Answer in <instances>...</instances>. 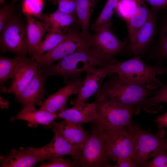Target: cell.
<instances>
[{"label":"cell","mask_w":167,"mask_h":167,"mask_svg":"<svg viewBox=\"0 0 167 167\" xmlns=\"http://www.w3.org/2000/svg\"><path fill=\"white\" fill-rule=\"evenodd\" d=\"M109 75V79L94 95L96 100L109 101L130 107L138 114L148 97L155 94L158 91L144 85L123 82L115 73Z\"/></svg>","instance_id":"6da1fadb"},{"label":"cell","mask_w":167,"mask_h":167,"mask_svg":"<svg viewBox=\"0 0 167 167\" xmlns=\"http://www.w3.org/2000/svg\"><path fill=\"white\" fill-rule=\"evenodd\" d=\"M98 56L90 47L74 53L60 60L56 64L41 67L47 77L51 75L61 77L67 84L80 78L81 74L92 67H101L113 62Z\"/></svg>","instance_id":"7a4b0ae2"},{"label":"cell","mask_w":167,"mask_h":167,"mask_svg":"<svg viewBox=\"0 0 167 167\" xmlns=\"http://www.w3.org/2000/svg\"><path fill=\"white\" fill-rule=\"evenodd\" d=\"M111 67L112 73H116L125 82L144 85L152 89L161 87L163 84L156 78L160 74L162 67L159 65L148 66L138 56L123 62L117 60Z\"/></svg>","instance_id":"3957f363"},{"label":"cell","mask_w":167,"mask_h":167,"mask_svg":"<svg viewBox=\"0 0 167 167\" xmlns=\"http://www.w3.org/2000/svg\"><path fill=\"white\" fill-rule=\"evenodd\" d=\"M133 140L132 159L137 167L143 166L157 150L164 145L165 131L163 128L152 134L143 130L138 123L132 122L127 126Z\"/></svg>","instance_id":"277c9868"},{"label":"cell","mask_w":167,"mask_h":167,"mask_svg":"<svg viewBox=\"0 0 167 167\" xmlns=\"http://www.w3.org/2000/svg\"><path fill=\"white\" fill-rule=\"evenodd\" d=\"M110 160L104 132L93 124L91 134L74 161L82 167H112Z\"/></svg>","instance_id":"5b68a950"},{"label":"cell","mask_w":167,"mask_h":167,"mask_svg":"<svg viewBox=\"0 0 167 167\" xmlns=\"http://www.w3.org/2000/svg\"><path fill=\"white\" fill-rule=\"evenodd\" d=\"M95 102L97 116L93 124L103 132L127 126L133 115L138 114L130 107L107 101L96 100Z\"/></svg>","instance_id":"8992f818"},{"label":"cell","mask_w":167,"mask_h":167,"mask_svg":"<svg viewBox=\"0 0 167 167\" xmlns=\"http://www.w3.org/2000/svg\"><path fill=\"white\" fill-rule=\"evenodd\" d=\"M66 34V38L56 47L35 59L39 66H51L57 61L90 47L88 38L76 28L69 29Z\"/></svg>","instance_id":"52a82bcc"},{"label":"cell","mask_w":167,"mask_h":167,"mask_svg":"<svg viewBox=\"0 0 167 167\" xmlns=\"http://www.w3.org/2000/svg\"><path fill=\"white\" fill-rule=\"evenodd\" d=\"M0 48L3 52H11L17 56L27 57L26 25L19 16L13 15L5 25L1 33Z\"/></svg>","instance_id":"ba28073f"},{"label":"cell","mask_w":167,"mask_h":167,"mask_svg":"<svg viewBox=\"0 0 167 167\" xmlns=\"http://www.w3.org/2000/svg\"><path fill=\"white\" fill-rule=\"evenodd\" d=\"M111 26L105 25L98 28L93 35H91L89 41L90 47L99 57L110 61L115 55H124L127 40H120L110 28Z\"/></svg>","instance_id":"9c48e42d"},{"label":"cell","mask_w":167,"mask_h":167,"mask_svg":"<svg viewBox=\"0 0 167 167\" xmlns=\"http://www.w3.org/2000/svg\"><path fill=\"white\" fill-rule=\"evenodd\" d=\"M104 133L106 152L110 160L117 161L125 158L132 159L133 140L127 126L110 129Z\"/></svg>","instance_id":"30bf717a"},{"label":"cell","mask_w":167,"mask_h":167,"mask_svg":"<svg viewBox=\"0 0 167 167\" xmlns=\"http://www.w3.org/2000/svg\"><path fill=\"white\" fill-rule=\"evenodd\" d=\"M54 158L45 152L43 147L38 148H20L19 149H12L6 156H1L0 166L32 167L38 162Z\"/></svg>","instance_id":"8fae6325"},{"label":"cell","mask_w":167,"mask_h":167,"mask_svg":"<svg viewBox=\"0 0 167 167\" xmlns=\"http://www.w3.org/2000/svg\"><path fill=\"white\" fill-rule=\"evenodd\" d=\"M115 60L105 66L98 68L92 67L87 70L84 79L81 80L79 84L77 96L71 100L70 104L74 105L84 102L94 95L102 86L104 78L112 73L111 65Z\"/></svg>","instance_id":"7c38bea8"},{"label":"cell","mask_w":167,"mask_h":167,"mask_svg":"<svg viewBox=\"0 0 167 167\" xmlns=\"http://www.w3.org/2000/svg\"><path fill=\"white\" fill-rule=\"evenodd\" d=\"M47 77L38 66L33 77L23 90L15 96L17 101L23 106V109H35L36 105H42L45 93V82Z\"/></svg>","instance_id":"4fadbf2b"},{"label":"cell","mask_w":167,"mask_h":167,"mask_svg":"<svg viewBox=\"0 0 167 167\" xmlns=\"http://www.w3.org/2000/svg\"><path fill=\"white\" fill-rule=\"evenodd\" d=\"M156 16L152 10H149L147 21L139 30L127 47L130 55L138 56L145 53L150 45L156 31Z\"/></svg>","instance_id":"5bb4252c"},{"label":"cell","mask_w":167,"mask_h":167,"mask_svg":"<svg viewBox=\"0 0 167 167\" xmlns=\"http://www.w3.org/2000/svg\"><path fill=\"white\" fill-rule=\"evenodd\" d=\"M82 80L80 78L71 81L55 93L50 95L43 101L39 109L58 114L60 111L66 108L69 97L72 95L77 94Z\"/></svg>","instance_id":"9a60e30c"},{"label":"cell","mask_w":167,"mask_h":167,"mask_svg":"<svg viewBox=\"0 0 167 167\" xmlns=\"http://www.w3.org/2000/svg\"><path fill=\"white\" fill-rule=\"evenodd\" d=\"M50 127L59 133L71 144L81 148L89 135L84 129L82 124L66 120L59 122L54 121Z\"/></svg>","instance_id":"2e32d148"},{"label":"cell","mask_w":167,"mask_h":167,"mask_svg":"<svg viewBox=\"0 0 167 167\" xmlns=\"http://www.w3.org/2000/svg\"><path fill=\"white\" fill-rule=\"evenodd\" d=\"M58 117L68 121L81 123L95 122L97 118L95 102L80 103L71 108H65L59 112Z\"/></svg>","instance_id":"e0dca14e"},{"label":"cell","mask_w":167,"mask_h":167,"mask_svg":"<svg viewBox=\"0 0 167 167\" xmlns=\"http://www.w3.org/2000/svg\"><path fill=\"white\" fill-rule=\"evenodd\" d=\"M23 13L27 21L26 32L28 54L31 57L41 44L43 36L47 33L48 29L42 21H38L29 13Z\"/></svg>","instance_id":"ac0fdd59"},{"label":"cell","mask_w":167,"mask_h":167,"mask_svg":"<svg viewBox=\"0 0 167 167\" xmlns=\"http://www.w3.org/2000/svg\"><path fill=\"white\" fill-rule=\"evenodd\" d=\"M37 18L45 24L47 32H58L63 31L67 32L69 26L77 22L76 15L67 14L58 9L50 14L42 13Z\"/></svg>","instance_id":"d6986e66"},{"label":"cell","mask_w":167,"mask_h":167,"mask_svg":"<svg viewBox=\"0 0 167 167\" xmlns=\"http://www.w3.org/2000/svg\"><path fill=\"white\" fill-rule=\"evenodd\" d=\"M38 65L36 61L29 59L19 70L12 79L6 93L17 95L27 86L35 74Z\"/></svg>","instance_id":"ffe728a7"},{"label":"cell","mask_w":167,"mask_h":167,"mask_svg":"<svg viewBox=\"0 0 167 167\" xmlns=\"http://www.w3.org/2000/svg\"><path fill=\"white\" fill-rule=\"evenodd\" d=\"M53 131L54 135L49 143L43 147L44 151L54 158L65 155H71L74 160L81 148L72 144L58 132L55 130Z\"/></svg>","instance_id":"44dd1931"},{"label":"cell","mask_w":167,"mask_h":167,"mask_svg":"<svg viewBox=\"0 0 167 167\" xmlns=\"http://www.w3.org/2000/svg\"><path fill=\"white\" fill-rule=\"evenodd\" d=\"M57 118V114L45 110L22 108L16 116L11 118V120H21L27 121L28 125L30 127L36 126L38 124L50 126Z\"/></svg>","instance_id":"7402d4cb"},{"label":"cell","mask_w":167,"mask_h":167,"mask_svg":"<svg viewBox=\"0 0 167 167\" xmlns=\"http://www.w3.org/2000/svg\"><path fill=\"white\" fill-rule=\"evenodd\" d=\"M27 57L17 56L14 58L0 57V83L1 92H6L4 84L8 79H13L20 69L28 61Z\"/></svg>","instance_id":"603a6c76"},{"label":"cell","mask_w":167,"mask_h":167,"mask_svg":"<svg viewBox=\"0 0 167 167\" xmlns=\"http://www.w3.org/2000/svg\"><path fill=\"white\" fill-rule=\"evenodd\" d=\"M96 4L93 0H76L77 22L81 33L88 39L91 35L89 31L90 19Z\"/></svg>","instance_id":"cb8c5ba5"},{"label":"cell","mask_w":167,"mask_h":167,"mask_svg":"<svg viewBox=\"0 0 167 167\" xmlns=\"http://www.w3.org/2000/svg\"><path fill=\"white\" fill-rule=\"evenodd\" d=\"M137 6L131 17L126 21L130 41L134 38L139 30L144 24L148 19L149 9L145 2L142 0H136Z\"/></svg>","instance_id":"d4e9b609"},{"label":"cell","mask_w":167,"mask_h":167,"mask_svg":"<svg viewBox=\"0 0 167 167\" xmlns=\"http://www.w3.org/2000/svg\"><path fill=\"white\" fill-rule=\"evenodd\" d=\"M66 34L62 32H47L40 46L30 59L35 60L37 58L53 49L66 38Z\"/></svg>","instance_id":"484cf974"},{"label":"cell","mask_w":167,"mask_h":167,"mask_svg":"<svg viewBox=\"0 0 167 167\" xmlns=\"http://www.w3.org/2000/svg\"><path fill=\"white\" fill-rule=\"evenodd\" d=\"M120 0H107L100 14L91 25L92 30L95 31L105 25H112V18Z\"/></svg>","instance_id":"4316f807"},{"label":"cell","mask_w":167,"mask_h":167,"mask_svg":"<svg viewBox=\"0 0 167 167\" xmlns=\"http://www.w3.org/2000/svg\"><path fill=\"white\" fill-rule=\"evenodd\" d=\"M152 57L158 59L156 65L167 58V16L163 22L159 41L152 52Z\"/></svg>","instance_id":"83f0119b"},{"label":"cell","mask_w":167,"mask_h":167,"mask_svg":"<svg viewBox=\"0 0 167 167\" xmlns=\"http://www.w3.org/2000/svg\"><path fill=\"white\" fill-rule=\"evenodd\" d=\"M161 87L154 96L148 98L144 103L142 108L148 112L156 113L161 108L159 103H167V84H162Z\"/></svg>","instance_id":"f1b7e54d"},{"label":"cell","mask_w":167,"mask_h":167,"mask_svg":"<svg viewBox=\"0 0 167 167\" xmlns=\"http://www.w3.org/2000/svg\"><path fill=\"white\" fill-rule=\"evenodd\" d=\"M136 6V0H120L116 11L118 15L126 22L134 13Z\"/></svg>","instance_id":"f546056e"},{"label":"cell","mask_w":167,"mask_h":167,"mask_svg":"<svg viewBox=\"0 0 167 167\" xmlns=\"http://www.w3.org/2000/svg\"><path fill=\"white\" fill-rule=\"evenodd\" d=\"M167 149L164 145L156 151L152 159L147 161L143 167H167Z\"/></svg>","instance_id":"4dcf8cb0"},{"label":"cell","mask_w":167,"mask_h":167,"mask_svg":"<svg viewBox=\"0 0 167 167\" xmlns=\"http://www.w3.org/2000/svg\"><path fill=\"white\" fill-rule=\"evenodd\" d=\"M43 6V0H23V12L37 18L42 14Z\"/></svg>","instance_id":"1f68e13d"},{"label":"cell","mask_w":167,"mask_h":167,"mask_svg":"<svg viewBox=\"0 0 167 167\" xmlns=\"http://www.w3.org/2000/svg\"><path fill=\"white\" fill-rule=\"evenodd\" d=\"M18 0H12L0 9V32H2L6 22L13 15L15 11V4Z\"/></svg>","instance_id":"d6a6232c"},{"label":"cell","mask_w":167,"mask_h":167,"mask_svg":"<svg viewBox=\"0 0 167 167\" xmlns=\"http://www.w3.org/2000/svg\"><path fill=\"white\" fill-rule=\"evenodd\" d=\"M74 161H71L68 158L64 159L62 156L54 158L49 162L41 164L40 167H79Z\"/></svg>","instance_id":"836d02e7"},{"label":"cell","mask_w":167,"mask_h":167,"mask_svg":"<svg viewBox=\"0 0 167 167\" xmlns=\"http://www.w3.org/2000/svg\"><path fill=\"white\" fill-rule=\"evenodd\" d=\"M57 3L58 10L67 14L76 15V0H57Z\"/></svg>","instance_id":"e575fe53"},{"label":"cell","mask_w":167,"mask_h":167,"mask_svg":"<svg viewBox=\"0 0 167 167\" xmlns=\"http://www.w3.org/2000/svg\"><path fill=\"white\" fill-rule=\"evenodd\" d=\"M148 3L153 10H167V0H142Z\"/></svg>","instance_id":"d590c367"},{"label":"cell","mask_w":167,"mask_h":167,"mask_svg":"<svg viewBox=\"0 0 167 167\" xmlns=\"http://www.w3.org/2000/svg\"><path fill=\"white\" fill-rule=\"evenodd\" d=\"M116 165L112 167H135L137 165L132 158H125L118 160Z\"/></svg>","instance_id":"8d00e7d4"},{"label":"cell","mask_w":167,"mask_h":167,"mask_svg":"<svg viewBox=\"0 0 167 167\" xmlns=\"http://www.w3.org/2000/svg\"><path fill=\"white\" fill-rule=\"evenodd\" d=\"M155 121L159 129L167 127V112L162 115L157 117Z\"/></svg>","instance_id":"74e56055"},{"label":"cell","mask_w":167,"mask_h":167,"mask_svg":"<svg viewBox=\"0 0 167 167\" xmlns=\"http://www.w3.org/2000/svg\"><path fill=\"white\" fill-rule=\"evenodd\" d=\"M10 103L8 101L3 98L2 96L0 97V106L2 109H7L9 108Z\"/></svg>","instance_id":"f35d334b"},{"label":"cell","mask_w":167,"mask_h":167,"mask_svg":"<svg viewBox=\"0 0 167 167\" xmlns=\"http://www.w3.org/2000/svg\"><path fill=\"white\" fill-rule=\"evenodd\" d=\"M167 74V67L165 68L161 67L160 70V75Z\"/></svg>","instance_id":"ab89813d"},{"label":"cell","mask_w":167,"mask_h":167,"mask_svg":"<svg viewBox=\"0 0 167 167\" xmlns=\"http://www.w3.org/2000/svg\"><path fill=\"white\" fill-rule=\"evenodd\" d=\"M49 1H50L54 4H56L57 3V0H48Z\"/></svg>","instance_id":"60d3db41"},{"label":"cell","mask_w":167,"mask_h":167,"mask_svg":"<svg viewBox=\"0 0 167 167\" xmlns=\"http://www.w3.org/2000/svg\"><path fill=\"white\" fill-rule=\"evenodd\" d=\"M5 0H0V3L1 4L3 5H5Z\"/></svg>","instance_id":"b9f144b4"},{"label":"cell","mask_w":167,"mask_h":167,"mask_svg":"<svg viewBox=\"0 0 167 167\" xmlns=\"http://www.w3.org/2000/svg\"><path fill=\"white\" fill-rule=\"evenodd\" d=\"M164 146L165 148L167 149V139H165Z\"/></svg>","instance_id":"7bdbcfd3"},{"label":"cell","mask_w":167,"mask_h":167,"mask_svg":"<svg viewBox=\"0 0 167 167\" xmlns=\"http://www.w3.org/2000/svg\"><path fill=\"white\" fill-rule=\"evenodd\" d=\"M99 0H93V2H94V3H95V4H96V2H97Z\"/></svg>","instance_id":"ee69618b"}]
</instances>
